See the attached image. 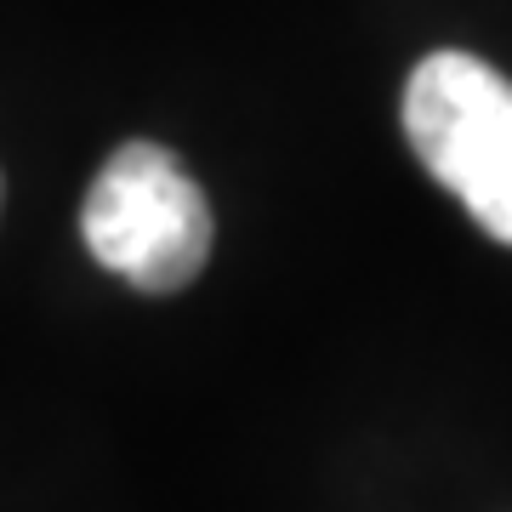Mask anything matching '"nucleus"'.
<instances>
[{
	"mask_svg": "<svg viewBox=\"0 0 512 512\" xmlns=\"http://www.w3.org/2000/svg\"><path fill=\"white\" fill-rule=\"evenodd\" d=\"M404 137L490 239L512 245V80L473 52L421 57L404 86Z\"/></svg>",
	"mask_w": 512,
	"mask_h": 512,
	"instance_id": "obj_2",
	"label": "nucleus"
},
{
	"mask_svg": "<svg viewBox=\"0 0 512 512\" xmlns=\"http://www.w3.org/2000/svg\"><path fill=\"white\" fill-rule=\"evenodd\" d=\"M0 205H6V188H0Z\"/></svg>",
	"mask_w": 512,
	"mask_h": 512,
	"instance_id": "obj_3",
	"label": "nucleus"
},
{
	"mask_svg": "<svg viewBox=\"0 0 512 512\" xmlns=\"http://www.w3.org/2000/svg\"><path fill=\"white\" fill-rule=\"evenodd\" d=\"M86 251L148 296L194 285L211 256V205L188 165L160 143L114 148L80 205Z\"/></svg>",
	"mask_w": 512,
	"mask_h": 512,
	"instance_id": "obj_1",
	"label": "nucleus"
}]
</instances>
